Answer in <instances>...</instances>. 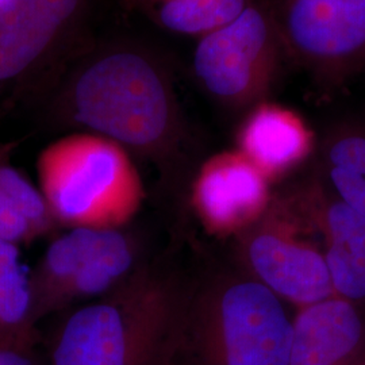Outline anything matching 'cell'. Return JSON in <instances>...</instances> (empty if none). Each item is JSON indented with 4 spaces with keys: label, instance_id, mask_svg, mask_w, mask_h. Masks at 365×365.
I'll use <instances>...</instances> for the list:
<instances>
[{
    "label": "cell",
    "instance_id": "11",
    "mask_svg": "<svg viewBox=\"0 0 365 365\" xmlns=\"http://www.w3.org/2000/svg\"><path fill=\"white\" fill-rule=\"evenodd\" d=\"M235 143V149L272 182L306 161L315 140L295 111L265 101L247 111Z\"/></svg>",
    "mask_w": 365,
    "mask_h": 365
},
{
    "label": "cell",
    "instance_id": "10",
    "mask_svg": "<svg viewBox=\"0 0 365 365\" xmlns=\"http://www.w3.org/2000/svg\"><path fill=\"white\" fill-rule=\"evenodd\" d=\"M365 307L330 295L292 315L288 365H364Z\"/></svg>",
    "mask_w": 365,
    "mask_h": 365
},
{
    "label": "cell",
    "instance_id": "14",
    "mask_svg": "<svg viewBox=\"0 0 365 365\" xmlns=\"http://www.w3.org/2000/svg\"><path fill=\"white\" fill-rule=\"evenodd\" d=\"M319 176L345 205L365 217V123L344 120L327 131Z\"/></svg>",
    "mask_w": 365,
    "mask_h": 365
},
{
    "label": "cell",
    "instance_id": "12",
    "mask_svg": "<svg viewBox=\"0 0 365 365\" xmlns=\"http://www.w3.org/2000/svg\"><path fill=\"white\" fill-rule=\"evenodd\" d=\"M140 235L128 227L102 230L90 255L72 280L61 310L99 299L123 286L145 265Z\"/></svg>",
    "mask_w": 365,
    "mask_h": 365
},
{
    "label": "cell",
    "instance_id": "16",
    "mask_svg": "<svg viewBox=\"0 0 365 365\" xmlns=\"http://www.w3.org/2000/svg\"><path fill=\"white\" fill-rule=\"evenodd\" d=\"M292 190L322 244L345 249L365 261V217L334 195L319 173Z\"/></svg>",
    "mask_w": 365,
    "mask_h": 365
},
{
    "label": "cell",
    "instance_id": "23",
    "mask_svg": "<svg viewBox=\"0 0 365 365\" xmlns=\"http://www.w3.org/2000/svg\"><path fill=\"white\" fill-rule=\"evenodd\" d=\"M365 365V364H364Z\"/></svg>",
    "mask_w": 365,
    "mask_h": 365
},
{
    "label": "cell",
    "instance_id": "21",
    "mask_svg": "<svg viewBox=\"0 0 365 365\" xmlns=\"http://www.w3.org/2000/svg\"><path fill=\"white\" fill-rule=\"evenodd\" d=\"M0 365H39L34 352L0 348Z\"/></svg>",
    "mask_w": 365,
    "mask_h": 365
},
{
    "label": "cell",
    "instance_id": "1",
    "mask_svg": "<svg viewBox=\"0 0 365 365\" xmlns=\"http://www.w3.org/2000/svg\"><path fill=\"white\" fill-rule=\"evenodd\" d=\"M56 119L99 134L168 179L182 170L190 133L173 81L156 54L134 43H108L73 66L53 102Z\"/></svg>",
    "mask_w": 365,
    "mask_h": 365
},
{
    "label": "cell",
    "instance_id": "17",
    "mask_svg": "<svg viewBox=\"0 0 365 365\" xmlns=\"http://www.w3.org/2000/svg\"><path fill=\"white\" fill-rule=\"evenodd\" d=\"M165 31L200 38L235 19L252 0H126Z\"/></svg>",
    "mask_w": 365,
    "mask_h": 365
},
{
    "label": "cell",
    "instance_id": "5",
    "mask_svg": "<svg viewBox=\"0 0 365 365\" xmlns=\"http://www.w3.org/2000/svg\"><path fill=\"white\" fill-rule=\"evenodd\" d=\"M292 187L277 192L267 211L235 238L241 272L295 309L333 295L322 244ZM321 240V238H319Z\"/></svg>",
    "mask_w": 365,
    "mask_h": 365
},
{
    "label": "cell",
    "instance_id": "13",
    "mask_svg": "<svg viewBox=\"0 0 365 365\" xmlns=\"http://www.w3.org/2000/svg\"><path fill=\"white\" fill-rule=\"evenodd\" d=\"M101 232L81 227L68 229L45 250L30 272L33 310L37 322L61 312L64 294L95 247Z\"/></svg>",
    "mask_w": 365,
    "mask_h": 365
},
{
    "label": "cell",
    "instance_id": "7",
    "mask_svg": "<svg viewBox=\"0 0 365 365\" xmlns=\"http://www.w3.org/2000/svg\"><path fill=\"white\" fill-rule=\"evenodd\" d=\"M284 57L329 90L365 69V0L268 3Z\"/></svg>",
    "mask_w": 365,
    "mask_h": 365
},
{
    "label": "cell",
    "instance_id": "19",
    "mask_svg": "<svg viewBox=\"0 0 365 365\" xmlns=\"http://www.w3.org/2000/svg\"><path fill=\"white\" fill-rule=\"evenodd\" d=\"M331 294L365 307V261L345 249L322 244Z\"/></svg>",
    "mask_w": 365,
    "mask_h": 365
},
{
    "label": "cell",
    "instance_id": "15",
    "mask_svg": "<svg viewBox=\"0 0 365 365\" xmlns=\"http://www.w3.org/2000/svg\"><path fill=\"white\" fill-rule=\"evenodd\" d=\"M37 324L19 247L0 240V348L34 352Z\"/></svg>",
    "mask_w": 365,
    "mask_h": 365
},
{
    "label": "cell",
    "instance_id": "3",
    "mask_svg": "<svg viewBox=\"0 0 365 365\" xmlns=\"http://www.w3.org/2000/svg\"><path fill=\"white\" fill-rule=\"evenodd\" d=\"M287 303L240 272L190 292L172 365H288Z\"/></svg>",
    "mask_w": 365,
    "mask_h": 365
},
{
    "label": "cell",
    "instance_id": "18",
    "mask_svg": "<svg viewBox=\"0 0 365 365\" xmlns=\"http://www.w3.org/2000/svg\"><path fill=\"white\" fill-rule=\"evenodd\" d=\"M10 152V145H0V190L31 223L38 237L49 235L58 227V223L38 185L33 184L21 170L11 165Z\"/></svg>",
    "mask_w": 365,
    "mask_h": 365
},
{
    "label": "cell",
    "instance_id": "6",
    "mask_svg": "<svg viewBox=\"0 0 365 365\" xmlns=\"http://www.w3.org/2000/svg\"><path fill=\"white\" fill-rule=\"evenodd\" d=\"M283 57L269 6L252 0L235 19L197 38L192 66L218 103L249 111L268 101Z\"/></svg>",
    "mask_w": 365,
    "mask_h": 365
},
{
    "label": "cell",
    "instance_id": "8",
    "mask_svg": "<svg viewBox=\"0 0 365 365\" xmlns=\"http://www.w3.org/2000/svg\"><path fill=\"white\" fill-rule=\"evenodd\" d=\"M271 184L237 149L223 150L199 167L191 184V206L210 235L237 238L268 209Z\"/></svg>",
    "mask_w": 365,
    "mask_h": 365
},
{
    "label": "cell",
    "instance_id": "4",
    "mask_svg": "<svg viewBox=\"0 0 365 365\" xmlns=\"http://www.w3.org/2000/svg\"><path fill=\"white\" fill-rule=\"evenodd\" d=\"M38 187L58 226L110 230L128 227L145 200L133 156L88 131L46 145L37 158Z\"/></svg>",
    "mask_w": 365,
    "mask_h": 365
},
{
    "label": "cell",
    "instance_id": "2",
    "mask_svg": "<svg viewBox=\"0 0 365 365\" xmlns=\"http://www.w3.org/2000/svg\"><path fill=\"white\" fill-rule=\"evenodd\" d=\"M190 292L178 274L145 264L66 317L48 365H172Z\"/></svg>",
    "mask_w": 365,
    "mask_h": 365
},
{
    "label": "cell",
    "instance_id": "20",
    "mask_svg": "<svg viewBox=\"0 0 365 365\" xmlns=\"http://www.w3.org/2000/svg\"><path fill=\"white\" fill-rule=\"evenodd\" d=\"M37 238L38 235L31 223L0 190V240L21 247L33 242Z\"/></svg>",
    "mask_w": 365,
    "mask_h": 365
},
{
    "label": "cell",
    "instance_id": "22",
    "mask_svg": "<svg viewBox=\"0 0 365 365\" xmlns=\"http://www.w3.org/2000/svg\"><path fill=\"white\" fill-rule=\"evenodd\" d=\"M11 1H13V0H0V11H1V10H4V9H6Z\"/></svg>",
    "mask_w": 365,
    "mask_h": 365
},
{
    "label": "cell",
    "instance_id": "9",
    "mask_svg": "<svg viewBox=\"0 0 365 365\" xmlns=\"http://www.w3.org/2000/svg\"><path fill=\"white\" fill-rule=\"evenodd\" d=\"M90 0H13L0 11V90L49 58L78 25Z\"/></svg>",
    "mask_w": 365,
    "mask_h": 365
}]
</instances>
